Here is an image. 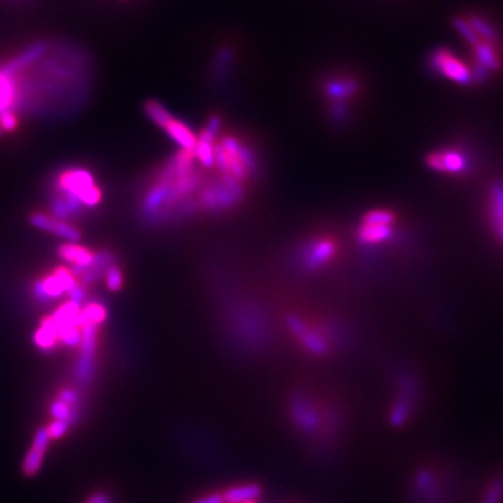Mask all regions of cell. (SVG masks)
<instances>
[{
  "label": "cell",
  "mask_w": 503,
  "mask_h": 503,
  "mask_svg": "<svg viewBox=\"0 0 503 503\" xmlns=\"http://www.w3.org/2000/svg\"><path fill=\"white\" fill-rule=\"evenodd\" d=\"M281 423L291 442L319 466H331L344 454L353 428L344 401L311 386L293 388L285 394Z\"/></svg>",
  "instance_id": "6da1fadb"
},
{
  "label": "cell",
  "mask_w": 503,
  "mask_h": 503,
  "mask_svg": "<svg viewBox=\"0 0 503 503\" xmlns=\"http://www.w3.org/2000/svg\"><path fill=\"white\" fill-rule=\"evenodd\" d=\"M385 410V421L394 431L404 429L415 421L423 404V386L408 370L394 375V385Z\"/></svg>",
  "instance_id": "7a4b0ae2"
},
{
  "label": "cell",
  "mask_w": 503,
  "mask_h": 503,
  "mask_svg": "<svg viewBox=\"0 0 503 503\" xmlns=\"http://www.w3.org/2000/svg\"><path fill=\"white\" fill-rule=\"evenodd\" d=\"M451 487L449 478L435 466H418L411 473L405 499L408 503H449Z\"/></svg>",
  "instance_id": "3957f363"
},
{
  "label": "cell",
  "mask_w": 503,
  "mask_h": 503,
  "mask_svg": "<svg viewBox=\"0 0 503 503\" xmlns=\"http://www.w3.org/2000/svg\"><path fill=\"white\" fill-rule=\"evenodd\" d=\"M214 165L223 177L243 183L256 171V159L252 151L236 137L225 136L216 142Z\"/></svg>",
  "instance_id": "277c9868"
},
{
  "label": "cell",
  "mask_w": 503,
  "mask_h": 503,
  "mask_svg": "<svg viewBox=\"0 0 503 503\" xmlns=\"http://www.w3.org/2000/svg\"><path fill=\"white\" fill-rule=\"evenodd\" d=\"M146 113L182 150L186 151L194 150L197 143V135L186 123L174 118L159 102L148 101L146 104Z\"/></svg>",
  "instance_id": "5b68a950"
},
{
  "label": "cell",
  "mask_w": 503,
  "mask_h": 503,
  "mask_svg": "<svg viewBox=\"0 0 503 503\" xmlns=\"http://www.w3.org/2000/svg\"><path fill=\"white\" fill-rule=\"evenodd\" d=\"M394 232V214L388 210H372L362 219L358 228V241L365 246L386 243Z\"/></svg>",
  "instance_id": "8992f818"
},
{
  "label": "cell",
  "mask_w": 503,
  "mask_h": 503,
  "mask_svg": "<svg viewBox=\"0 0 503 503\" xmlns=\"http://www.w3.org/2000/svg\"><path fill=\"white\" fill-rule=\"evenodd\" d=\"M431 66L438 74L458 84H469L476 80L473 67L446 49L436 51L431 59Z\"/></svg>",
  "instance_id": "52a82bcc"
},
{
  "label": "cell",
  "mask_w": 503,
  "mask_h": 503,
  "mask_svg": "<svg viewBox=\"0 0 503 503\" xmlns=\"http://www.w3.org/2000/svg\"><path fill=\"white\" fill-rule=\"evenodd\" d=\"M427 164L432 170L450 175L463 174L469 170V159L465 157V154L451 148L438 150L429 154Z\"/></svg>",
  "instance_id": "ba28073f"
},
{
  "label": "cell",
  "mask_w": 503,
  "mask_h": 503,
  "mask_svg": "<svg viewBox=\"0 0 503 503\" xmlns=\"http://www.w3.org/2000/svg\"><path fill=\"white\" fill-rule=\"evenodd\" d=\"M93 186V177L84 170H70L63 172L59 178V190L74 196L80 203L82 196Z\"/></svg>",
  "instance_id": "9c48e42d"
},
{
  "label": "cell",
  "mask_w": 503,
  "mask_h": 503,
  "mask_svg": "<svg viewBox=\"0 0 503 503\" xmlns=\"http://www.w3.org/2000/svg\"><path fill=\"white\" fill-rule=\"evenodd\" d=\"M49 432L45 428H41L36 431L34 436V443L31 450L27 453L25 461L23 465V470L27 476H34L42 466V460H44V453L49 443Z\"/></svg>",
  "instance_id": "30bf717a"
},
{
  "label": "cell",
  "mask_w": 503,
  "mask_h": 503,
  "mask_svg": "<svg viewBox=\"0 0 503 503\" xmlns=\"http://www.w3.org/2000/svg\"><path fill=\"white\" fill-rule=\"evenodd\" d=\"M335 254V245L331 239H316L306 247L305 265L308 269H319L327 265Z\"/></svg>",
  "instance_id": "8fae6325"
},
{
  "label": "cell",
  "mask_w": 503,
  "mask_h": 503,
  "mask_svg": "<svg viewBox=\"0 0 503 503\" xmlns=\"http://www.w3.org/2000/svg\"><path fill=\"white\" fill-rule=\"evenodd\" d=\"M31 224L39 230H44L47 232H51V234H55L60 238H65L70 242H74L80 238V232L73 228L71 225L66 224L65 221H60V220H55V219H51L45 214H34L31 217Z\"/></svg>",
  "instance_id": "7c38bea8"
},
{
  "label": "cell",
  "mask_w": 503,
  "mask_h": 503,
  "mask_svg": "<svg viewBox=\"0 0 503 503\" xmlns=\"http://www.w3.org/2000/svg\"><path fill=\"white\" fill-rule=\"evenodd\" d=\"M59 255H60L62 259L71 263L78 270L90 266L94 262V258H96L87 247L80 246V245H74V243L63 245L59 250Z\"/></svg>",
  "instance_id": "4fadbf2b"
},
{
  "label": "cell",
  "mask_w": 503,
  "mask_h": 503,
  "mask_svg": "<svg viewBox=\"0 0 503 503\" xmlns=\"http://www.w3.org/2000/svg\"><path fill=\"white\" fill-rule=\"evenodd\" d=\"M58 339H59V333H58V326H56L54 317H45L44 320H42V324L35 334V343L41 348L49 350L58 343Z\"/></svg>",
  "instance_id": "5bb4252c"
},
{
  "label": "cell",
  "mask_w": 503,
  "mask_h": 503,
  "mask_svg": "<svg viewBox=\"0 0 503 503\" xmlns=\"http://www.w3.org/2000/svg\"><path fill=\"white\" fill-rule=\"evenodd\" d=\"M107 285L111 291H118L122 287V271L118 266H108L107 269Z\"/></svg>",
  "instance_id": "9a60e30c"
},
{
  "label": "cell",
  "mask_w": 503,
  "mask_h": 503,
  "mask_svg": "<svg viewBox=\"0 0 503 503\" xmlns=\"http://www.w3.org/2000/svg\"><path fill=\"white\" fill-rule=\"evenodd\" d=\"M52 414H54V416L56 419H59V421H67V423H70V419H71L70 405L66 404L60 399L54 403V405H52Z\"/></svg>",
  "instance_id": "2e32d148"
},
{
  "label": "cell",
  "mask_w": 503,
  "mask_h": 503,
  "mask_svg": "<svg viewBox=\"0 0 503 503\" xmlns=\"http://www.w3.org/2000/svg\"><path fill=\"white\" fill-rule=\"evenodd\" d=\"M502 495H503V480H498L493 482L492 489L489 491L484 503H499Z\"/></svg>",
  "instance_id": "e0dca14e"
},
{
  "label": "cell",
  "mask_w": 503,
  "mask_h": 503,
  "mask_svg": "<svg viewBox=\"0 0 503 503\" xmlns=\"http://www.w3.org/2000/svg\"><path fill=\"white\" fill-rule=\"evenodd\" d=\"M69 425H70V423H67V421H59V419H56V421L48 428L49 436L51 438H60V436H63L67 432Z\"/></svg>",
  "instance_id": "ac0fdd59"
},
{
  "label": "cell",
  "mask_w": 503,
  "mask_h": 503,
  "mask_svg": "<svg viewBox=\"0 0 503 503\" xmlns=\"http://www.w3.org/2000/svg\"><path fill=\"white\" fill-rule=\"evenodd\" d=\"M87 503H108V499H107V496L105 495H102V493H97V495H94Z\"/></svg>",
  "instance_id": "d6986e66"
}]
</instances>
